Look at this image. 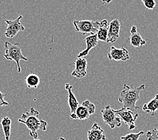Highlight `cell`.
Masks as SVG:
<instances>
[{"mask_svg": "<svg viewBox=\"0 0 158 140\" xmlns=\"http://www.w3.org/2000/svg\"><path fill=\"white\" fill-rule=\"evenodd\" d=\"M120 28V22L118 19H114L109 24L107 41L108 43H113L118 40Z\"/></svg>", "mask_w": 158, "mask_h": 140, "instance_id": "9", "label": "cell"}, {"mask_svg": "<svg viewBox=\"0 0 158 140\" xmlns=\"http://www.w3.org/2000/svg\"><path fill=\"white\" fill-rule=\"evenodd\" d=\"M22 18L23 17L22 15H20L14 20H5L6 23L7 24V27L6 29L4 35L7 38H14L20 31H24V26L21 22Z\"/></svg>", "mask_w": 158, "mask_h": 140, "instance_id": "7", "label": "cell"}, {"mask_svg": "<svg viewBox=\"0 0 158 140\" xmlns=\"http://www.w3.org/2000/svg\"><path fill=\"white\" fill-rule=\"evenodd\" d=\"M131 36H130V43L132 47L135 48H139L143 46L146 44V40L143 39L141 36L137 32V27L133 26L131 28Z\"/></svg>", "mask_w": 158, "mask_h": 140, "instance_id": "12", "label": "cell"}, {"mask_svg": "<svg viewBox=\"0 0 158 140\" xmlns=\"http://www.w3.org/2000/svg\"><path fill=\"white\" fill-rule=\"evenodd\" d=\"M74 64L75 69L71 73V75L77 78H84L87 74V61L85 58H77Z\"/></svg>", "mask_w": 158, "mask_h": 140, "instance_id": "10", "label": "cell"}, {"mask_svg": "<svg viewBox=\"0 0 158 140\" xmlns=\"http://www.w3.org/2000/svg\"><path fill=\"white\" fill-rule=\"evenodd\" d=\"M26 84L28 88H36L40 84V79L38 75L31 74L27 75L25 79Z\"/></svg>", "mask_w": 158, "mask_h": 140, "instance_id": "18", "label": "cell"}, {"mask_svg": "<svg viewBox=\"0 0 158 140\" xmlns=\"http://www.w3.org/2000/svg\"><path fill=\"white\" fill-rule=\"evenodd\" d=\"M89 113L87 108H85L84 106L79 105L76 112L73 115H70L71 118L72 119H80V120H84L88 119L89 117Z\"/></svg>", "mask_w": 158, "mask_h": 140, "instance_id": "17", "label": "cell"}, {"mask_svg": "<svg viewBox=\"0 0 158 140\" xmlns=\"http://www.w3.org/2000/svg\"><path fill=\"white\" fill-rule=\"evenodd\" d=\"M11 124H12V121H11L8 117H3L2 121V126L3 128V133H4L6 140H10Z\"/></svg>", "mask_w": 158, "mask_h": 140, "instance_id": "19", "label": "cell"}, {"mask_svg": "<svg viewBox=\"0 0 158 140\" xmlns=\"http://www.w3.org/2000/svg\"><path fill=\"white\" fill-rule=\"evenodd\" d=\"M5 54L4 57L10 61H14L16 63L17 70L18 73L21 72L20 60L28 61V59L23 55L22 53V47L20 43H11L8 41H5Z\"/></svg>", "mask_w": 158, "mask_h": 140, "instance_id": "3", "label": "cell"}, {"mask_svg": "<svg viewBox=\"0 0 158 140\" xmlns=\"http://www.w3.org/2000/svg\"><path fill=\"white\" fill-rule=\"evenodd\" d=\"M65 88L67 92H68V104L70 108V115H73L76 112V111L80 104H79L76 96L74 95V94L72 92L73 86L70 84L67 83L65 85Z\"/></svg>", "mask_w": 158, "mask_h": 140, "instance_id": "14", "label": "cell"}, {"mask_svg": "<svg viewBox=\"0 0 158 140\" xmlns=\"http://www.w3.org/2000/svg\"><path fill=\"white\" fill-rule=\"evenodd\" d=\"M6 96V94H3L1 91H0V107L9 105V103L4 100V97Z\"/></svg>", "mask_w": 158, "mask_h": 140, "instance_id": "24", "label": "cell"}, {"mask_svg": "<svg viewBox=\"0 0 158 140\" xmlns=\"http://www.w3.org/2000/svg\"><path fill=\"white\" fill-rule=\"evenodd\" d=\"M85 41L86 43V49L78 54L77 58L85 57V56L88 55L89 51L92 49L96 47L98 44V39L97 35H89L87 36L85 39Z\"/></svg>", "mask_w": 158, "mask_h": 140, "instance_id": "13", "label": "cell"}, {"mask_svg": "<svg viewBox=\"0 0 158 140\" xmlns=\"http://www.w3.org/2000/svg\"><path fill=\"white\" fill-rule=\"evenodd\" d=\"M115 112L121 121L129 127L130 130H133L136 128L135 121L139 117L138 112H134L129 108L122 107L120 109L115 111Z\"/></svg>", "mask_w": 158, "mask_h": 140, "instance_id": "6", "label": "cell"}, {"mask_svg": "<svg viewBox=\"0 0 158 140\" xmlns=\"http://www.w3.org/2000/svg\"><path fill=\"white\" fill-rule=\"evenodd\" d=\"M39 116V112L34 108H31L28 112L23 113L21 118L18 119V122L24 123L27 127L30 135L35 139L38 138V130L46 131L48 125L47 121L40 119Z\"/></svg>", "mask_w": 158, "mask_h": 140, "instance_id": "1", "label": "cell"}, {"mask_svg": "<svg viewBox=\"0 0 158 140\" xmlns=\"http://www.w3.org/2000/svg\"><path fill=\"white\" fill-rule=\"evenodd\" d=\"M88 140H106V137L104 130L97 123H94L91 129L88 131Z\"/></svg>", "mask_w": 158, "mask_h": 140, "instance_id": "11", "label": "cell"}, {"mask_svg": "<svg viewBox=\"0 0 158 140\" xmlns=\"http://www.w3.org/2000/svg\"><path fill=\"white\" fill-rule=\"evenodd\" d=\"M143 111L147 113H150L152 117L156 115V112L158 111V94H156L153 99L149 103L145 104L142 107Z\"/></svg>", "mask_w": 158, "mask_h": 140, "instance_id": "15", "label": "cell"}, {"mask_svg": "<svg viewBox=\"0 0 158 140\" xmlns=\"http://www.w3.org/2000/svg\"><path fill=\"white\" fill-rule=\"evenodd\" d=\"M108 58L113 61H122L125 62L129 60L130 57L129 51L125 47L120 49L112 46L110 52L108 53Z\"/></svg>", "mask_w": 158, "mask_h": 140, "instance_id": "8", "label": "cell"}, {"mask_svg": "<svg viewBox=\"0 0 158 140\" xmlns=\"http://www.w3.org/2000/svg\"><path fill=\"white\" fill-rule=\"evenodd\" d=\"M82 106H84L85 108H87L88 110L89 115H93L94 113L96 111V106L92 103L91 102H89V100H85L81 104Z\"/></svg>", "mask_w": 158, "mask_h": 140, "instance_id": "22", "label": "cell"}, {"mask_svg": "<svg viewBox=\"0 0 158 140\" xmlns=\"http://www.w3.org/2000/svg\"><path fill=\"white\" fill-rule=\"evenodd\" d=\"M145 88V84L134 87L133 86H131L125 84L118 98L119 103L123 104V107L129 108L134 112H137V110L140 107H137L136 103L140 98V92Z\"/></svg>", "mask_w": 158, "mask_h": 140, "instance_id": "2", "label": "cell"}, {"mask_svg": "<svg viewBox=\"0 0 158 140\" xmlns=\"http://www.w3.org/2000/svg\"><path fill=\"white\" fill-rule=\"evenodd\" d=\"M142 2L143 3L146 8L149 10H153L156 7V2L153 0H142Z\"/></svg>", "mask_w": 158, "mask_h": 140, "instance_id": "23", "label": "cell"}, {"mask_svg": "<svg viewBox=\"0 0 158 140\" xmlns=\"http://www.w3.org/2000/svg\"><path fill=\"white\" fill-rule=\"evenodd\" d=\"M100 21L93 20H74L73 25L76 31L83 35L91 34L96 35L98 31Z\"/></svg>", "mask_w": 158, "mask_h": 140, "instance_id": "4", "label": "cell"}, {"mask_svg": "<svg viewBox=\"0 0 158 140\" xmlns=\"http://www.w3.org/2000/svg\"><path fill=\"white\" fill-rule=\"evenodd\" d=\"M143 134H144L143 131H139V133H136V134H129L125 136H122V137H120V139L121 140H139V138Z\"/></svg>", "mask_w": 158, "mask_h": 140, "instance_id": "20", "label": "cell"}, {"mask_svg": "<svg viewBox=\"0 0 158 140\" xmlns=\"http://www.w3.org/2000/svg\"><path fill=\"white\" fill-rule=\"evenodd\" d=\"M109 24L106 20H103L100 21L98 31L97 32V37L98 40L103 41V42H106L108 32Z\"/></svg>", "mask_w": 158, "mask_h": 140, "instance_id": "16", "label": "cell"}, {"mask_svg": "<svg viewBox=\"0 0 158 140\" xmlns=\"http://www.w3.org/2000/svg\"><path fill=\"white\" fill-rule=\"evenodd\" d=\"M34 140H41V139H34ZM57 140H66L65 138H63V137H61V138H60L59 139H57Z\"/></svg>", "mask_w": 158, "mask_h": 140, "instance_id": "25", "label": "cell"}, {"mask_svg": "<svg viewBox=\"0 0 158 140\" xmlns=\"http://www.w3.org/2000/svg\"><path fill=\"white\" fill-rule=\"evenodd\" d=\"M103 121L110 127V129L119 127L121 126L122 121L120 117L116 114L114 110L112 109L110 105H106L104 109L101 111Z\"/></svg>", "mask_w": 158, "mask_h": 140, "instance_id": "5", "label": "cell"}, {"mask_svg": "<svg viewBox=\"0 0 158 140\" xmlns=\"http://www.w3.org/2000/svg\"><path fill=\"white\" fill-rule=\"evenodd\" d=\"M146 137L148 140H158V129L154 128L147 132Z\"/></svg>", "mask_w": 158, "mask_h": 140, "instance_id": "21", "label": "cell"}]
</instances>
